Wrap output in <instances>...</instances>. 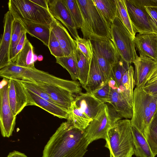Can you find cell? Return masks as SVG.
Instances as JSON below:
<instances>
[{
  "mask_svg": "<svg viewBox=\"0 0 157 157\" xmlns=\"http://www.w3.org/2000/svg\"><path fill=\"white\" fill-rule=\"evenodd\" d=\"M78 73V80L82 87L86 82L90 69V61L78 49L75 51Z\"/></svg>",
  "mask_w": 157,
  "mask_h": 157,
  "instance_id": "1f68e13d",
  "label": "cell"
},
{
  "mask_svg": "<svg viewBox=\"0 0 157 157\" xmlns=\"http://www.w3.org/2000/svg\"><path fill=\"white\" fill-rule=\"evenodd\" d=\"M43 59L42 56L40 55L37 56V60L39 61H42Z\"/></svg>",
  "mask_w": 157,
  "mask_h": 157,
  "instance_id": "681fc988",
  "label": "cell"
},
{
  "mask_svg": "<svg viewBox=\"0 0 157 157\" xmlns=\"http://www.w3.org/2000/svg\"><path fill=\"white\" fill-rule=\"evenodd\" d=\"M107 108L108 117L110 123L113 127L117 122L122 118L113 105L109 103H105Z\"/></svg>",
  "mask_w": 157,
  "mask_h": 157,
  "instance_id": "60d3db41",
  "label": "cell"
},
{
  "mask_svg": "<svg viewBox=\"0 0 157 157\" xmlns=\"http://www.w3.org/2000/svg\"><path fill=\"white\" fill-rule=\"evenodd\" d=\"M77 49L80 51L90 61L93 55V51L89 39L78 37L75 40Z\"/></svg>",
  "mask_w": 157,
  "mask_h": 157,
  "instance_id": "8d00e7d4",
  "label": "cell"
},
{
  "mask_svg": "<svg viewBox=\"0 0 157 157\" xmlns=\"http://www.w3.org/2000/svg\"><path fill=\"white\" fill-rule=\"evenodd\" d=\"M143 89L148 94L152 95L157 96V82L147 83Z\"/></svg>",
  "mask_w": 157,
  "mask_h": 157,
  "instance_id": "ee69618b",
  "label": "cell"
},
{
  "mask_svg": "<svg viewBox=\"0 0 157 157\" xmlns=\"http://www.w3.org/2000/svg\"><path fill=\"white\" fill-rule=\"evenodd\" d=\"M34 61L35 62H36V61L37 60V56L36 55L34 54Z\"/></svg>",
  "mask_w": 157,
  "mask_h": 157,
  "instance_id": "f907efd6",
  "label": "cell"
},
{
  "mask_svg": "<svg viewBox=\"0 0 157 157\" xmlns=\"http://www.w3.org/2000/svg\"><path fill=\"white\" fill-rule=\"evenodd\" d=\"M83 19L81 28L83 38L91 36L111 39L110 27L96 6L93 0H76Z\"/></svg>",
  "mask_w": 157,
  "mask_h": 157,
  "instance_id": "5b68a950",
  "label": "cell"
},
{
  "mask_svg": "<svg viewBox=\"0 0 157 157\" xmlns=\"http://www.w3.org/2000/svg\"><path fill=\"white\" fill-rule=\"evenodd\" d=\"M125 2L136 33L140 34H157V30L154 26L145 7L137 6L132 3L129 0H125Z\"/></svg>",
  "mask_w": 157,
  "mask_h": 157,
  "instance_id": "9c48e42d",
  "label": "cell"
},
{
  "mask_svg": "<svg viewBox=\"0 0 157 157\" xmlns=\"http://www.w3.org/2000/svg\"><path fill=\"white\" fill-rule=\"evenodd\" d=\"M38 85L45 90L57 105L69 113L75 100L73 93L54 85L47 84Z\"/></svg>",
  "mask_w": 157,
  "mask_h": 157,
  "instance_id": "d6986e66",
  "label": "cell"
},
{
  "mask_svg": "<svg viewBox=\"0 0 157 157\" xmlns=\"http://www.w3.org/2000/svg\"><path fill=\"white\" fill-rule=\"evenodd\" d=\"M134 73L133 67L131 65L129 69L124 74L121 86L119 88L124 98L132 107L134 88L135 86Z\"/></svg>",
  "mask_w": 157,
  "mask_h": 157,
  "instance_id": "4316f807",
  "label": "cell"
},
{
  "mask_svg": "<svg viewBox=\"0 0 157 157\" xmlns=\"http://www.w3.org/2000/svg\"><path fill=\"white\" fill-rule=\"evenodd\" d=\"M25 88L28 99L27 106L36 105L59 118H68L69 113L68 111Z\"/></svg>",
  "mask_w": 157,
  "mask_h": 157,
  "instance_id": "44dd1931",
  "label": "cell"
},
{
  "mask_svg": "<svg viewBox=\"0 0 157 157\" xmlns=\"http://www.w3.org/2000/svg\"><path fill=\"white\" fill-rule=\"evenodd\" d=\"M74 101L78 107L92 120L105 104L96 98L92 94L87 92H82L78 94Z\"/></svg>",
  "mask_w": 157,
  "mask_h": 157,
  "instance_id": "e0dca14e",
  "label": "cell"
},
{
  "mask_svg": "<svg viewBox=\"0 0 157 157\" xmlns=\"http://www.w3.org/2000/svg\"><path fill=\"white\" fill-rule=\"evenodd\" d=\"M51 30L58 41L64 56H67L77 49L75 40L73 39L66 28L53 17L51 24Z\"/></svg>",
  "mask_w": 157,
  "mask_h": 157,
  "instance_id": "2e32d148",
  "label": "cell"
},
{
  "mask_svg": "<svg viewBox=\"0 0 157 157\" xmlns=\"http://www.w3.org/2000/svg\"><path fill=\"white\" fill-rule=\"evenodd\" d=\"M90 144L85 130L63 122L45 145L42 157H83Z\"/></svg>",
  "mask_w": 157,
  "mask_h": 157,
  "instance_id": "6da1fadb",
  "label": "cell"
},
{
  "mask_svg": "<svg viewBox=\"0 0 157 157\" xmlns=\"http://www.w3.org/2000/svg\"><path fill=\"white\" fill-rule=\"evenodd\" d=\"M135 48L140 55L157 60V34H138L134 39Z\"/></svg>",
  "mask_w": 157,
  "mask_h": 157,
  "instance_id": "ffe728a7",
  "label": "cell"
},
{
  "mask_svg": "<svg viewBox=\"0 0 157 157\" xmlns=\"http://www.w3.org/2000/svg\"><path fill=\"white\" fill-rule=\"evenodd\" d=\"M8 85L9 79L3 78L0 82V126L2 136L7 138L12 135L16 118L13 114L9 103Z\"/></svg>",
  "mask_w": 157,
  "mask_h": 157,
  "instance_id": "ba28073f",
  "label": "cell"
},
{
  "mask_svg": "<svg viewBox=\"0 0 157 157\" xmlns=\"http://www.w3.org/2000/svg\"><path fill=\"white\" fill-rule=\"evenodd\" d=\"M105 147L110 157H132L134 146L130 120H119L108 132Z\"/></svg>",
  "mask_w": 157,
  "mask_h": 157,
  "instance_id": "277c9868",
  "label": "cell"
},
{
  "mask_svg": "<svg viewBox=\"0 0 157 157\" xmlns=\"http://www.w3.org/2000/svg\"><path fill=\"white\" fill-rule=\"evenodd\" d=\"M146 140L155 157L157 155V110L149 126Z\"/></svg>",
  "mask_w": 157,
  "mask_h": 157,
  "instance_id": "836d02e7",
  "label": "cell"
},
{
  "mask_svg": "<svg viewBox=\"0 0 157 157\" xmlns=\"http://www.w3.org/2000/svg\"><path fill=\"white\" fill-rule=\"evenodd\" d=\"M25 31L21 22L15 19L12 24L11 40L10 49L9 56L10 63L14 62L16 56V47Z\"/></svg>",
  "mask_w": 157,
  "mask_h": 157,
  "instance_id": "4dcf8cb0",
  "label": "cell"
},
{
  "mask_svg": "<svg viewBox=\"0 0 157 157\" xmlns=\"http://www.w3.org/2000/svg\"><path fill=\"white\" fill-rule=\"evenodd\" d=\"M155 82H157V69L151 76L147 83L150 84Z\"/></svg>",
  "mask_w": 157,
  "mask_h": 157,
  "instance_id": "c3c4849f",
  "label": "cell"
},
{
  "mask_svg": "<svg viewBox=\"0 0 157 157\" xmlns=\"http://www.w3.org/2000/svg\"><path fill=\"white\" fill-rule=\"evenodd\" d=\"M38 5L48 10V0H31Z\"/></svg>",
  "mask_w": 157,
  "mask_h": 157,
  "instance_id": "bcb514c9",
  "label": "cell"
},
{
  "mask_svg": "<svg viewBox=\"0 0 157 157\" xmlns=\"http://www.w3.org/2000/svg\"><path fill=\"white\" fill-rule=\"evenodd\" d=\"M15 19L8 10L4 15V32L0 44V69L10 63L9 53L11 42L12 24Z\"/></svg>",
  "mask_w": 157,
  "mask_h": 157,
  "instance_id": "9a60e30c",
  "label": "cell"
},
{
  "mask_svg": "<svg viewBox=\"0 0 157 157\" xmlns=\"http://www.w3.org/2000/svg\"><path fill=\"white\" fill-rule=\"evenodd\" d=\"M93 53L96 59L98 64L108 81L111 77L112 66L109 62L98 53L92 49Z\"/></svg>",
  "mask_w": 157,
  "mask_h": 157,
  "instance_id": "74e56055",
  "label": "cell"
},
{
  "mask_svg": "<svg viewBox=\"0 0 157 157\" xmlns=\"http://www.w3.org/2000/svg\"><path fill=\"white\" fill-rule=\"evenodd\" d=\"M19 21L22 24L27 33L37 38L48 47L51 31L50 27L24 20Z\"/></svg>",
  "mask_w": 157,
  "mask_h": 157,
  "instance_id": "603a6c76",
  "label": "cell"
},
{
  "mask_svg": "<svg viewBox=\"0 0 157 157\" xmlns=\"http://www.w3.org/2000/svg\"><path fill=\"white\" fill-rule=\"evenodd\" d=\"M117 17L132 35L134 39L136 33L128 13L125 0H115Z\"/></svg>",
  "mask_w": 157,
  "mask_h": 157,
  "instance_id": "f546056e",
  "label": "cell"
},
{
  "mask_svg": "<svg viewBox=\"0 0 157 157\" xmlns=\"http://www.w3.org/2000/svg\"><path fill=\"white\" fill-rule=\"evenodd\" d=\"M67 119L71 121L75 127L82 130H86L92 120L78 107L74 101L71 105Z\"/></svg>",
  "mask_w": 157,
  "mask_h": 157,
  "instance_id": "83f0119b",
  "label": "cell"
},
{
  "mask_svg": "<svg viewBox=\"0 0 157 157\" xmlns=\"http://www.w3.org/2000/svg\"><path fill=\"white\" fill-rule=\"evenodd\" d=\"M56 58V63L68 71L73 80H78V73L75 51L67 56Z\"/></svg>",
  "mask_w": 157,
  "mask_h": 157,
  "instance_id": "f1b7e54d",
  "label": "cell"
},
{
  "mask_svg": "<svg viewBox=\"0 0 157 157\" xmlns=\"http://www.w3.org/2000/svg\"><path fill=\"white\" fill-rule=\"evenodd\" d=\"M134 5L138 7L157 6V0H129Z\"/></svg>",
  "mask_w": 157,
  "mask_h": 157,
  "instance_id": "7bdbcfd3",
  "label": "cell"
},
{
  "mask_svg": "<svg viewBox=\"0 0 157 157\" xmlns=\"http://www.w3.org/2000/svg\"><path fill=\"white\" fill-rule=\"evenodd\" d=\"M67 7L77 28H81L83 24L82 14L76 0H63Z\"/></svg>",
  "mask_w": 157,
  "mask_h": 157,
  "instance_id": "e575fe53",
  "label": "cell"
},
{
  "mask_svg": "<svg viewBox=\"0 0 157 157\" xmlns=\"http://www.w3.org/2000/svg\"><path fill=\"white\" fill-rule=\"evenodd\" d=\"M110 87L108 82L103 87L94 91L92 94L97 100L103 103H109Z\"/></svg>",
  "mask_w": 157,
  "mask_h": 157,
  "instance_id": "ab89813d",
  "label": "cell"
},
{
  "mask_svg": "<svg viewBox=\"0 0 157 157\" xmlns=\"http://www.w3.org/2000/svg\"><path fill=\"white\" fill-rule=\"evenodd\" d=\"M92 49L107 60L112 66L122 59L113 42L109 39L91 36Z\"/></svg>",
  "mask_w": 157,
  "mask_h": 157,
  "instance_id": "5bb4252c",
  "label": "cell"
},
{
  "mask_svg": "<svg viewBox=\"0 0 157 157\" xmlns=\"http://www.w3.org/2000/svg\"><path fill=\"white\" fill-rule=\"evenodd\" d=\"M132 107L131 124L146 139L149 126L157 110V96L148 94L143 88L136 87L133 91Z\"/></svg>",
  "mask_w": 157,
  "mask_h": 157,
  "instance_id": "3957f363",
  "label": "cell"
},
{
  "mask_svg": "<svg viewBox=\"0 0 157 157\" xmlns=\"http://www.w3.org/2000/svg\"><path fill=\"white\" fill-rule=\"evenodd\" d=\"M108 81L93 53L87 79L85 86L82 87L86 92L92 94L104 86Z\"/></svg>",
  "mask_w": 157,
  "mask_h": 157,
  "instance_id": "ac0fdd59",
  "label": "cell"
},
{
  "mask_svg": "<svg viewBox=\"0 0 157 157\" xmlns=\"http://www.w3.org/2000/svg\"><path fill=\"white\" fill-rule=\"evenodd\" d=\"M9 11L15 19L40 24L50 27L53 17L48 10L31 0H9Z\"/></svg>",
  "mask_w": 157,
  "mask_h": 157,
  "instance_id": "8992f818",
  "label": "cell"
},
{
  "mask_svg": "<svg viewBox=\"0 0 157 157\" xmlns=\"http://www.w3.org/2000/svg\"><path fill=\"white\" fill-rule=\"evenodd\" d=\"M133 63L135 66L134 80L136 87L144 88L157 69V60L140 54L136 57Z\"/></svg>",
  "mask_w": 157,
  "mask_h": 157,
  "instance_id": "8fae6325",
  "label": "cell"
},
{
  "mask_svg": "<svg viewBox=\"0 0 157 157\" xmlns=\"http://www.w3.org/2000/svg\"><path fill=\"white\" fill-rule=\"evenodd\" d=\"M113 127L109 120L105 103L97 116L90 122L85 130L90 144L100 139H106L109 130Z\"/></svg>",
  "mask_w": 157,
  "mask_h": 157,
  "instance_id": "30bf717a",
  "label": "cell"
},
{
  "mask_svg": "<svg viewBox=\"0 0 157 157\" xmlns=\"http://www.w3.org/2000/svg\"><path fill=\"white\" fill-rule=\"evenodd\" d=\"M132 130L134 146V155L136 157H155L144 135L136 127L132 125Z\"/></svg>",
  "mask_w": 157,
  "mask_h": 157,
  "instance_id": "cb8c5ba5",
  "label": "cell"
},
{
  "mask_svg": "<svg viewBox=\"0 0 157 157\" xmlns=\"http://www.w3.org/2000/svg\"><path fill=\"white\" fill-rule=\"evenodd\" d=\"M111 40L122 59L130 64L138 56L134 38L116 17L110 24Z\"/></svg>",
  "mask_w": 157,
  "mask_h": 157,
  "instance_id": "52a82bcc",
  "label": "cell"
},
{
  "mask_svg": "<svg viewBox=\"0 0 157 157\" xmlns=\"http://www.w3.org/2000/svg\"><path fill=\"white\" fill-rule=\"evenodd\" d=\"M34 55L33 46L27 38L23 48L16 55L14 63L20 67L34 68Z\"/></svg>",
  "mask_w": 157,
  "mask_h": 157,
  "instance_id": "d4e9b609",
  "label": "cell"
},
{
  "mask_svg": "<svg viewBox=\"0 0 157 157\" xmlns=\"http://www.w3.org/2000/svg\"><path fill=\"white\" fill-rule=\"evenodd\" d=\"M26 32L25 31L23 33V34L17 44L16 51V56L22 49L24 46L25 40L27 38L26 36Z\"/></svg>",
  "mask_w": 157,
  "mask_h": 157,
  "instance_id": "f6af8a7d",
  "label": "cell"
},
{
  "mask_svg": "<svg viewBox=\"0 0 157 157\" xmlns=\"http://www.w3.org/2000/svg\"><path fill=\"white\" fill-rule=\"evenodd\" d=\"M0 77L27 81L38 85H54L68 90L74 94L82 93L81 84L76 81L64 79L35 68L21 67L12 63L0 69Z\"/></svg>",
  "mask_w": 157,
  "mask_h": 157,
  "instance_id": "7a4b0ae2",
  "label": "cell"
},
{
  "mask_svg": "<svg viewBox=\"0 0 157 157\" xmlns=\"http://www.w3.org/2000/svg\"><path fill=\"white\" fill-rule=\"evenodd\" d=\"M48 10L54 18L60 21L75 39L79 36L74 22L63 0H48Z\"/></svg>",
  "mask_w": 157,
  "mask_h": 157,
  "instance_id": "7c38bea8",
  "label": "cell"
},
{
  "mask_svg": "<svg viewBox=\"0 0 157 157\" xmlns=\"http://www.w3.org/2000/svg\"><path fill=\"white\" fill-rule=\"evenodd\" d=\"M145 9L154 26L157 30V6H145Z\"/></svg>",
  "mask_w": 157,
  "mask_h": 157,
  "instance_id": "b9f144b4",
  "label": "cell"
},
{
  "mask_svg": "<svg viewBox=\"0 0 157 157\" xmlns=\"http://www.w3.org/2000/svg\"><path fill=\"white\" fill-rule=\"evenodd\" d=\"M93 1L110 27L111 23L117 17L115 0H93Z\"/></svg>",
  "mask_w": 157,
  "mask_h": 157,
  "instance_id": "484cf974",
  "label": "cell"
},
{
  "mask_svg": "<svg viewBox=\"0 0 157 157\" xmlns=\"http://www.w3.org/2000/svg\"><path fill=\"white\" fill-rule=\"evenodd\" d=\"M130 65L122 59L112 66L110 78L115 81L118 88L121 87L123 76Z\"/></svg>",
  "mask_w": 157,
  "mask_h": 157,
  "instance_id": "d6a6232c",
  "label": "cell"
},
{
  "mask_svg": "<svg viewBox=\"0 0 157 157\" xmlns=\"http://www.w3.org/2000/svg\"><path fill=\"white\" fill-rule=\"evenodd\" d=\"M48 47L51 54L55 58L64 56L58 41L51 30Z\"/></svg>",
  "mask_w": 157,
  "mask_h": 157,
  "instance_id": "f35d334b",
  "label": "cell"
},
{
  "mask_svg": "<svg viewBox=\"0 0 157 157\" xmlns=\"http://www.w3.org/2000/svg\"><path fill=\"white\" fill-rule=\"evenodd\" d=\"M19 80L27 89L33 92L41 98L57 105L51 98L45 90L39 85L27 81L22 80Z\"/></svg>",
  "mask_w": 157,
  "mask_h": 157,
  "instance_id": "d590c367",
  "label": "cell"
},
{
  "mask_svg": "<svg viewBox=\"0 0 157 157\" xmlns=\"http://www.w3.org/2000/svg\"><path fill=\"white\" fill-rule=\"evenodd\" d=\"M109 103L113 105L122 118L131 119L132 116V107L124 98L120 89L110 88Z\"/></svg>",
  "mask_w": 157,
  "mask_h": 157,
  "instance_id": "7402d4cb",
  "label": "cell"
},
{
  "mask_svg": "<svg viewBox=\"0 0 157 157\" xmlns=\"http://www.w3.org/2000/svg\"><path fill=\"white\" fill-rule=\"evenodd\" d=\"M8 98L13 114L17 116L27 106L28 99L25 86L18 80L9 79Z\"/></svg>",
  "mask_w": 157,
  "mask_h": 157,
  "instance_id": "4fadbf2b",
  "label": "cell"
},
{
  "mask_svg": "<svg viewBox=\"0 0 157 157\" xmlns=\"http://www.w3.org/2000/svg\"><path fill=\"white\" fill-rule=\"evenodd\" d=\"M7 157H28L24 153L17 151L10 152Z\"/></svg>",
  "mask_w": 157,
  "mask_h": 157,
  "instance_id": "7dc6e473",
  "label": "cell"
}]
</instances>
